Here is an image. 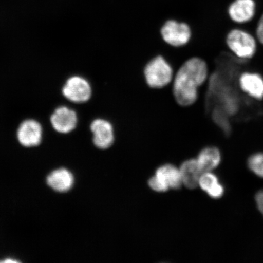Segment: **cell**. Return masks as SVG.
I'll return each instance as SVG.
<instances>
[{"mask_svg": "<svg viewBox=\"0 0 263 263\" xmlns=\"http://www.w3.org/2000/svg\"><path fill=\"white\" fill-rule=\"evenodd\" d=\"M208 66L199 58H192L181 66L173 83L174 98L180 106H192L198 98V88L208 77Z\"/></svg>", "mask_w": 263, "mask_h": 263, "instance_id": "1", "label": "cell"}, {"mask_svg": "<svg viewBox=\"0 0 263 263\" xmlns=\"http://www.w3.org/2000/svg\"><path fill=\"white\" fill-rule=\"evenodd\" d=\"M143 74L148 86L153 88L167 86L173 78V68L162 55H157L148 62Z\"/></svg>", "mask_w": 263, "mask_h": 263, "instance_id": "2", "label": "cell"}, {"mask_svg": "<svg viewBox=\"0 0 263 263\" xmlns=\"http://www.w3.org/2000/svg\"><path fill=\"white\" fill-rule=\"evenodd\" d=\"M61 93L65 100L70 103L85 104L93 97V86L87 78L74 74L66 80L62 85Z\"/></svg>", "mask_w": 263, "mask_h": 263, "instance_id": "3", "label": "cell"}, {"mask_svg": "<svg viewBox=\"0 0 263 263\" xmlns=\"http://www.w3.org/2000/svg\"><path fill=\"white\" fill-rule=\"evenodd\" d=\"M228 47L236 57L241 59H250L256 52V43L251 34L241 29H233L226 38Z\"/></svg>", "mask_w": 263, "mask_h": 263, "instance_id": "4", "label": "cell"}, {"mask_svg": "<svg viewBox=\"0 0 263 263\" xmlns=\"http://www.w3.org/2000/svg\"><path fill=\"white\" fill-rule=\"evenodd\" d=\"M79 117L77 111L67 105H61L52 111L49 121L53 129L61 134H68L77 127Z\"/></svg>", "mask_w": 263, "mask_h": 263, "instance_id": "5", "label": "cell"}, {"mask_svg": "<svg viewBox=\"0 0 263 263\" xmlns=\"http://www.w3.org/2000/svg\"><path fill=\"white\" fill-rule=\"evenodd\" d=\"M161 35L163 41L174 47L185 45L192 37L190 26L185 23L168 21L161 28Z\"/></svg>", "mask_w": 263, "mask_h": 263, "instance_id": "6", "label": "cell"}, {"mask_svg": "<svg viewBox=\"0 0 263 263\" xmlns=\"http://www.w3.org/2000/svg\"><path fill=\"white\" fill-rule=\"evenodd\" d=\"M42 136L41 124L33 118L23 121L16 131V137L19 143L25 147L38 146L41 143Z\"/></svg>", "mask_w": 263, "mask_h": 263, "instance_id": "7", "label": "cell"}, {"mask_svg": "<svg viewBox=\"0 0 263 263\" xmlns=\"http://www.w3.org/2000/svg\"><path fill=\"white\" fill-rule=\"evenodd\" d=\"M90 130L93 133L95 145L101 149H107L112 145L114 141L112 124L104 118H96L90 124Z\"/></svg>", "mask_w": 263, "mask_h": 263, "instance_id": "8", "label": "cell"}, {"mask_svg": "<svg viewBox=\"0 0 263 263\" xmlns=\"http://www.w3.org/2000/svg\"><path fill=\"white\" fill-rule=\"evenodd\" d=\"M255 12L254 0H236L229 8L230 18L238 24H244L251 21Z\"/></svg>", "mask_w": 263, "mask_h": 263, "instance_id": "9", "label": "cell"}, {"mask_svg": "<svg viewBox=\"0 0 263 263\" xmlns=\"http://www.w3.org/2000/svg\"><path fill=\"white\" fill-rule=\"evenodd\" d=\"M239 86L250 97L260 100L263 98V79L254 73H245L239 78Z\"/></svg>", "mask_w": 263, "mask_h": 263, "instance_id": "10", "label": "cell"}, {"mask_svg": "<svg viewBox=\"0 0 263 263\" xmlns=\"http://www.w3.org/2000/svg\"><path fill=\"white\" fill-rule=\"evenodd\" d=\"M182 184L186 188L195 189L199 186V182L203 174L196 159L185 161L180 168Z\"/></svg>", "mask_w": 263, "mask_h": 263, "instance_id": "11", "label": "cell"}, {"mask_svg": "<svg viewBox=\"0 0 263 263\" xmlns=\"http://www.w3.org/2000/svg\"><path fill=\"white\" fill-rule=\"evenodd\" d=\"M47 180L48 185L52 189L59 192H65L73 186L74 177L69 171L62 168L52 172Z\"/></svg>", "mask_w": 263, "mask_h": 263, "instance_id": "12", "label": "cell"}, {"mask_svg": "<svg viewBox=\"0 0 263 263\" xmlns=\"http://www.w3.org/2000/svg\"><path fill=\"white\" fill-rule=\"evenodd\" d=\"M158 178L166 183L170 189L178 190L182 185L180 169L172 164H164L156 171Z\"/></svg>", "mask_w": 263, "mask_h": 263, "instance_id": "13", "label": "cell"}, {"mask_svg": "<svg viewBox=\"0 0 263 263\" xmlns=\"http://www.w3.org/2000/svg\"><path fill=\"white\" fill-rule=\"evenodd\" d=\"M220 151L216 147H206L200 153L196 159L202 173L211 172L221 162Z\"/></svg>", "mask_w": 263, "mask_h": 263, "instance_id": "14", "label": "cell"}, {"mask_svg": "<svg viewBox=\"0 0 263 263\" xmlns=\"http://www.w3.org/2000/svg\"><path fill=\"white\" fill-rule=\"evenodd\" d=\"M199 186L213 199H219L224 193V189L219 182L218 177L210 172L203 173L202 174Z\"/></svg>", "mask_w": 263, "mask_h": 263, "instance_id": "15", "label": "cell"}, {"mask_svg": "<svg viewBox=\"0 0 263 263\" xmlns=\"http://www.w3.org/2000/svg\"><path fill=\"white\" fill-rule=\"evenodd\" d=\"M250 170L255 175L263 178V154L258 153L252 156L248 160Z\"/></svg>", "mask_w": 263, "mask_h": 263, "instance_id": "16", "label": "cell"}, {"mask_svg": "<svg viewBox=\"0 0 263 263\" xmlns=\"http://www.w3.org/2000/svg\"><path fill=\"white\" fill-rule=\"evenodd\" d=\"M149 185L151 189L157 192H165L170 189L166 183H164L162 180L158 178L156 176L149 179Z\"/></svg>", "mask_w": 263, "mask_h": 263, "instance_id": "17", "label": "cell"}, {"mask_svg": "<svg viewBox=\"0 0 263 263\" xmlns=\"http://www.w3.org/2000/svg\"><path fill=\"white\" fill-rule=\"evenodd\" d=\"M223 116H224V113L222 114L218 111H216L213 115L215 122L219 125V127L222 128L226 134H229L230 132V125L228 120Z\"/></svg>", "mask_w": 263, "mask_h": 263, "instance_id": "18", "label": "cell"}, {"mask_svg": "<svg viewBox=\"0 0 263 263\" xmlns=\"http://www.w3.org/2000/svg\"><path fill=\"white\" fill-rule=\"evenodd\" d=\"M256 37L259 42L263 45V14L258 22L257 28H256Z\"/></svg>", "mask_w": 263, "mask_h": 263, "instance_id": "19", "label": "cell"}, {"mask_svg": "<svg viewBox=\"0 0 263 263\" xmlns=\"http://www.w3.org/2000/svg\"><path fill=\"white\" fill-rule=\"evenodd\" d=\"M255 201L259 211L263 215V190L260 191V192L256 194Z\"/></svg>", "mask_w": 263, "mask_h": 263, "instance_id": "20", "label": "cell"}, {"mask_svg": "<svg viewBox=\"0 0 263 263\" xmlns=\"http://www.w3.org/2000/svg\"><path fill=\"white\" fill-rule=\"evenodd\" d=\"M0 262H18V261H16V260H14V259H7V260H4V261H0Z\"/></svg>", "mask_w": 263, "mask_h": 263, "instance_id": "21", "label": "cell"}]
</instances>
